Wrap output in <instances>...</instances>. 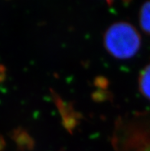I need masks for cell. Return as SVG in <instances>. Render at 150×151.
Masks as SVG:
<instances>
[{
  "instance_id": "1",
  "label": "cell",
  "mask_w": 150,
  "mask_h": 151,
  "mask_svg": "<svg viewBox=\"0 0 150 151\" xmlns=\"http://www.w3.org/2000/svg\"><path fill=\"white\" fill-rule=\"evenodd\" d=\"M104 44L107 52L114 58L127 59L138 52L141 38L133 25L127 22H117L107 29Z\"/></svg>"
},
{
  "instance_id": "2",
  "label": "cell",
  "mask_w": 150,
  "mask_h": 151,
  "mask_svg": "<svg viewBox=\"0 0 150 151\" xmlns=\"http://www.w3.org/2000/svg\"><path fill=\"white\" fill-rule=\"evenodd\" d=\"M139 86L142 94L150 100V64L141 72L139 79Z\"/></svg>"
},
{
  "instance_id": "3",
  "label": "cell",
  "mask_w": 150,
  "mask_h": 151,
  "mask_svg": "<svg viewBox=\"0 0 150 151\" xmlns=\"http://www.w3.org/2000/svg\"><path fill=\"white\" fill-rule=\"evenodd\" d=\"M139 23L145 32L150 35V0L146 2L141 9Z\"/></svg>"
}]
</instances>
